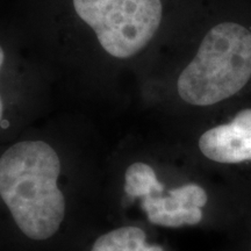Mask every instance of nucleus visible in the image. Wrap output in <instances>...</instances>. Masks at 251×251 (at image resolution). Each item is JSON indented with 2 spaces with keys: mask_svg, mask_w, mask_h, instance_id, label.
Segmentation results:
<instances>
[{
  "mask_svg": "<svg viewBox=\"0 0 251 251\" xmlns=\"http://www.w3.org/2000/svg\"><path fill=\"white\" fill-rule=\"evenodd\" d=\"M92 251H164L162 247L147 243L146 233L139 227H122L100 236Z\"/></svg>",
  "mask_w": 251,
  "mask_h": 251,
  "instance_id": "5",
  "label": "nucleus"
},
{
  "mask_svg": "<svg viewBox=\"0 0 251 251\" xmlns=\"http://www.w3.org/2000/svg\"><path fill=\"white\" fill-rule=\"evenodd\" d=\"M169 194L176 198L186 208H202L208 200L206 191L197 184H187L174 188L169 191Z\"/></svg>",
  "mask_w": 251,
  "mask_h": 251,
  "instance_id": "7",
  "label": "nucleus"
},
{
  "mask_svg": "<svg viewBox=\"0 0 251 251\" xmlns=\"http://www.w3.org/2000/svg\"><path fill=\"white\" fill-rule=\"evenodd\" d=\"M59 174L57 152L43 141L18 142L0 157V197L20 230L31 240L51 237L64 219Z\"/></svg>",
  "mask_w": 251,
  "mask_h": 251,
  "instance_id": "1",
  "label": "nucleus"
},
{
  "mask_svg": "<svg viewBox=\"0 0 251 251\" xmlns=\"http://www.w3.org/2000/svg\"><path fill=\"white\" fill-rule=\"evenodd\" d=\"M72 5L103 51L121 61L149 45L163 18L162 0H72Z\"/></svg>",
  "mask_w": 251,
  "mask_h": 251,
  "instance_id": "3",
  "label": "nucleus"
},
{
  "mask_svg": "<svg viewBox=\"0 0 251 251\" xmlns=\"http://www.w3.org/2000/svg\"><path fill=\"white\" fill-rule=\"evenodd\" d=\"M5 62V51L2 49V47L0 46V70H1L2 65H4ZM2 114H4V103H2L1 96H0V122L2 120Z\"/></svg>",
  "mask_w": 251,
  "mask_h": 251,
  "instance_id": "8",
  "label": "nucleus"
},
{
  "mask_svg": "<svg viewBox=\"0 0 251 251\" xmlns=\"http://www.w3.org/2000/svg\"><path fill=\"white\" fill-rule=\"evenodd\" d=\"M125 190L133 198H146L162 194L164 186L157 179L152 168L144 163H134L126 171Z\"/></svg>",
  "mask_w": 251,
  "mask_h": 251,
  "instance_id": "6",
  "label": "nucleus"
},
{
  "mask_svg": "<svg viewBox=\"0 0 251 251\" xmlns=\"http://www.w3.org/2000/svg\"><path fill=\"white\" fill-rule=\"evenodd\" d=\"M251 78V33L234 23L216 25L203 37L177 90L185 102L209 106L230 98Z\"/></svg>",
  "mask_w": 251,
  "mask_h": 251,
  "instance_id": "2",
  "label": "nucleus"
},
{
  "mask_svg": "<svg viewBox=\"0 0 251 251\" xmlns=\"http://www.w3.org/2000/svg\"><path fill=\"white\" fill-rule=\"evenodd\" d=\"M199 148L207 158L222 164L251 161V109H243L229 124L205 131Z\"/></svg>",
  "mask_w": 251,
  "mask_h": 251,
  "instance_id": "4",
  "label": "nucleus"
}]
</instances>
